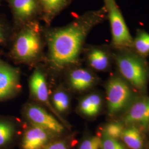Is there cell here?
<instances>
[{"label": "cell", "instance_id": "6da1fadb", "mask_svg": "<svg viewBox=\"0 0 149 149\" xmlns=\"http://www.w3.org/2000/svg\"><path fill=\"white\" fill-rule=\"evenodd\" d=\"M107 12L105 7L87 12L63 27H44L48 48L45 59L51 69L61 72L78 64L88 33L104 19Z\"/></svg>", "mask_w": 149, "mask_h": 149}, {"label": "cell", "instance_id": "ffe728a7", "mask_svg": "<svg viewBox=\"0 0 149 149\" xmlns=\"http://www.w3.org/2000/svg\"><path fill=\"white\" fill-rule=\"evenodd\" d=\"M134 45L139 53L143 55L149 53V34L141 33L134 42Z\"/></svg>", "mask_w": 149, "mask_h": 149}, {"label": "cell", "instance_id": "ac0fdd59", "mask_svg": "<svg viewBox=\"0 0 149 149\" xmlns=\"http://www.w3.org/2000/svg\"><path fill=\"white\" fill-rule=\"evenodd\" d=\"M123 141L131 149H142L144 140L138 128L132 125L125 129L121 137Z\"/></svg>", "mask_w": 149, "mask_h": 149}, {"label": "cell", "instance_id": "8992f818", "mask_svg": "<svg viewBox=\"0 0 149 149\" xmlns=\"http://www.w3.org/2000/svg\"><path fill=\"white\" fill-rule=\"evenodd\" d=\"M110 21L112 42L119 48L131 47L134 41L115 0H104Z\"/></svg>", "mask_w": 149, "mask_h": 149}, {"label": "cell", "instance_id": "2e32d148", "mask_svg": "<svg viewBox=\"0 0 149 149\" xmlns=\"http://www.w3.org/2000/svg\"><path fill=\"white\" fill-rule=\"evenodd\" d=\"M50 100L54 108L62 117L69 111L71 97L68 91L63 86H59L54 90Z\"/></svg>", "mask_w": 149, "mask_h": 149}, {"label": "cell", "instance_id": "277c9868", "mask_svg": "<svg viewBox=\"0 0 149 149\" xmlns=\"http://www.w3.org/2000/svg\"><path fill=\"white\" fill-rule=\"evenodd\" d=\"M133 92L124 80L115 77L107 85L106 96L108 112L112 116L125 109L133 98Z\"/></svg>", "mask_w": 149, "mask_h": 149}, {"label": "cell", "instance_id": "44dd1931", "mask_svg": "<svg viewBox=\"0 0 149 149\" xmlns=\"http://www.w3.org/2000/svg\"><path fill=\"white\" fill-rule=\"evenodd\" d=\"M101 147V138L93 136L86 139L80 144L79 149H100Z\"/></svg>", "mask_w": 149, "mask_h": 149}, {"label": "cell", "instance_id": "cb8c5ba5", "mask_svg": "<svg viewBox=\"0 0 149 149\" xmlns=\"http://www.w3.org/2000/svg\"><path fill=\"white\" fill-rule=\"evenodd\" d=\"M8 38L7 29L5 25L0 21V45L6 43Z\"/></svg>", "mask_w": 149, "mask_h": 149}, {"label": "cell", "instance_id": "9a60e30c", "mask_svg": "<svg viewBox=\"0 0 149 149\" xmlns=\"http://www.w3.org/2000/svg\"><path fill=\"white\" fill-rule=\"evenodd\" d=\"M102 99L97 93H91L82 98L77 106L78 111L86 117L92 118L97 116L101 109Z\"/></svg>", "mask_w": 149, "mask_h": 149}, {"label": "cell", "instance_id": "3957f363", "mask_svg": "<svg viewBox=\"0 0 149 149\" xmlns=\"http://www.w3.org/2000/svg\"><path fill=\"white\" fill-rule=\"evenodd\" d=\"M22 114L27 123L43 128L58 136L66 128L54 114L37 102H29L22 107Z\"/></svg>", "mask_w": 149, "mask_h": 149}, {"label": "cell", "instance_id": "30bf717a", "mask_svg": "<svg viewBox=\"0 0 149 149\" xmlns=\"http://www.w3.org/2000/svg\"><path fill=\"white\" fill-rule=\"evenodd\" d=\"M22 137V149H43L56 137L43 128L27 123Z\"/></svg>", "mask_w": 149, "mask_h": 149}, {"label": "cell", "instance_id": "52a82bcc", "mask_svg": "<svg viewBox=\"0 0 149 149\" xmlns=\"http://www.w3.org/2000/svg\"><path fill=\"white\" fill-rule=\"evenodd\" d=\"M29 87L31 95L37 103L46 109L47 108L49 112H51L66 128L69 129V123L59 115L52 104L46 75L42 69L37 68L34 70L29 78Z\"/></svg>", "mask_w": 149, "mask_h": 149}, {"label": "cell", "instance_id": "8fae6325", "mask_svg": "<svg viewBox=\"0 0 149 149\" xmlns=\"http://www.w3.org/2000/svg\"><path fill=\"white\" fill-rule=\"evenodd\" d=\"M24 128L17 118L0 115V149H10Z\"/></svg>", "mask_w": 149, "mask_h": 149}, {"label": "cell", "instance_id": "4fadbf2b", "mask_svg": "<svg viewBox=\"0 0 149 149\" xmlns=\"http://www.w3.org/2000/svg\"><path fill=\"white\" fill-rule=\"evenodd\" d=\"M123 121L127 124H139L146 127L149 124V98H145L135 103Z\"/></svg>", "mask_w": 149, "mask_h": 149}, {"label": "cell", "instance_id": "5b68a950", "mask_svg": "<svg viewBox=\"0 0 149 149\" xmlns=\"http://www.w3.org/2000/svg\"><path fill=\"white\" fill-rule=\"evenodd\" d=\"M118 69L124 78L139 91L145 90L148 79L145 65L138 58L130 55L117 57Z\"/></svg>", "mask_w": 149, "mask_h": 149}, {"label": "cell", "instance_id": "ba28073f", "mask_svg": "<svg viewBox=\"0 0 149 149\" xmlns=\"http://www.w3.org/2000/svg\"><path fill=\"white\" fill-rule=\"evenodd\" d=\"M22 89L20 69L0 58V102L15 98Z\"/></svg>", "mask_w": 149, "mask_h": 149}, {"label": "cell", "instance_id": "7a4b0ae2", "mask_svg": "<svg viewBox=\"0 0 149 149\" xmlns=\"http://www.w3.org/2000/svg\"><path fill=\"white\" fill-rule=\"evenodd\" d=\"M45 44L44 27L36 19L19 28L12 42L10 56L17 63L34 65L44 58Z\"/></svg>", "mask_w": 149, "mask_h": 149}, {"label": "cell", "instance_id": "e0dca14e", "mask_svg": "<svg viewBox=\"0 0 149 149\" xmlns=\"http://www.w3.org/2000/svg\"><path fill=\"white\" fill-rule=\"evenodd\" d=\"M87 61L91 68L99 71L108 69L109 65V58L106 52L100 48L91 49L87 54Z\"/></svg>", "mask_w": 149, "mask_h": 149}, {"label": "cell", "instance_id": "d6986e66", "mask_svg": "<svg viewBox=\"0 0 149 149\" xmlns=\"http://www.w3.org/2000/svg\"><path fill=\"white\" fill-rule=\"evenodd\" d=\"M124 129L123 125L119 123H109L104 127L103 134L111 138L118 140L122 137Z\"/></svg>", "mask_w": 149, "mask_h": 149}, {"label": "cell", "instance_id": "603a6c76", "mask_svg": "<svg viewBox=\"0 0 149 149\" xmlns=\"http://www.w3.org/2000/svg\"><path fill=\"white\" fill-rule=\"evenodd\" d=\"M43 149H70L69 141L66 139L53 140Z\"/></svg>", "mask_w": 149, "mask_h": 149}, {"label": "cell", "instance_id": "7c38bea8", "mask_svg": "<svg viewBox=\"0 0 149 149\" xmlns=\"http://www.w3.org/2000/svg\"><path fill=\"white\" fill-rule=\"evenodd\" d=\"M68 70L67 82L72 90L82 92L95 85L96 77L88 70L81 68H71Z\"/></svg>", "mask_w": 149, "mask_h": 149}, {"label": "cell", "instance_id": "9c48e42d", "mask_svg": "<svg viewBox=\"0 0 149 149\" xmlns=\"http://www.w3.org/2000/svg\"><path fill=\"white\" fill-rule=\"evenodd\" d=\"M8 3L19 28L40 16L39 0H8Z\"/></svg>", "mask_w": 149, "mask_h": 149}, {"label": "cell", "instance_id": "7402d4cb", "mask_svg": "<svg viewBox=\"0 0 149 149\" xmlns=\"http://www.w3.org/2000/svg\"><path fill=\"white\" fill-rule=\"evenodd\" d=\"M101 149H125L118 140L111 138L103 134L101 138Z\"/></svg>", "mask_w": 149, "mask_h": 149}, {"label": "cell", "instance_id": "5bb4252c", "mask_svg": "<svg viewBox=\"0 0 149 149\" xmlns=\"http://www.w3.org/2000/svg\"><path fill=\"white\" fill-rule=\"evenodd\" d=\"M40 19L46 27H49L54 19L69 6L71 0H39Z\"/></svg>", "mask_w": 149, "mask_h": 149}]
</instances>
